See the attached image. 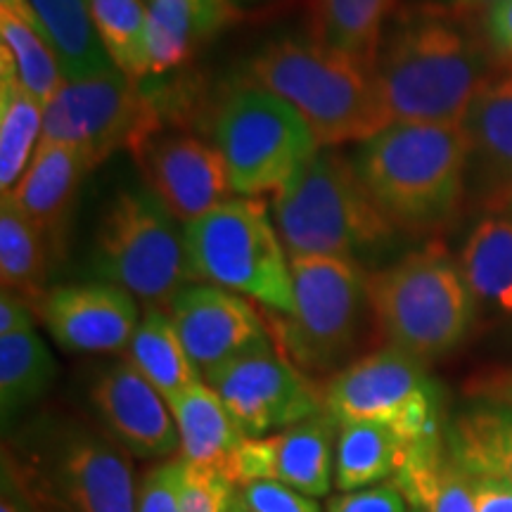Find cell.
<instances>
[{
  "instance_id": "e575fe53",
  "label": "cell",
  "mask_w": 512,
  "mask_h": 512,
  "mask_svg": "<svg viewBox=\"0 0 512 512\" xmlns=\"http://www.w3.org/2000/svg\"><path fill=\"white\" fill-rule=\"evenodd\" d=\"M185 460L174 456L145 472L138 486L136 512H181Z\"/></svg>"
},
{
  "instance_id": "9a60e30c",
  "label": "cell",
  "mask_w": 512,
  "mask_h": 512,
  "mask_svg": "<svg viewBox=\"0 0 512 512\" xmlns=\"http://www.w3.org/2000/svg\"><path fill=\"white\" fill-rule=\"evenodd\" d=\"M339 425L328 413H318L271 437L245 439L228 465L235 486L278 482L311 498L328 496L335 482Z\"/></svg>"
},
{
  "instance_id": "5b68a950",
  "label": "cell",
  "mask_w": 512,
  "mask_h": 512,
  "mask_svg": "<svg viewBox=\"0 0 512 512\" xmlns=\"http://www.w3.org/2000/svg\"><path fill=\"white\" fill-rule=\"evenodd\" d=\"M3 460L38 512H136L131 456L110 434L38 422L3 448Z\"/></svg>"
},
{
  "instance_id": "f907efd6",
  "label": "cell",
  "mask_w": 512,
  "mask_h": 512,
  "mask_svg": "<svg viewBox=\"0 0 512 512\" xmlns=\"http://www.w3.org/2000/svg\"><path fill=\"white\" fill-rule=\"evenodd\" d=\"M510 216H512V207H510Z\"/></svg>"
},
{
  "instance_id": "f546056e",
  "label": "cell",
  "mask_w": 512,
  "mask_h": 512,
  "mask_svg": "<svg viewBox=\"0 0 512 512\" xmlns=\"http://www.w3.org/2000/svg\"><path fill=\"white\" fill-rule=\"evenodd\" d=\"M57 377V363L36 330L0 337V413L3 427L46 396Z\"/></svg>"
},
{
  "instance_id": "603a6c76",
  "label": "cell",
  "mask_w": 512,
  "mask_h": 512,
  "mask_svg": "<svg viewBox=\"0 0 512 512\" xmlns=\"http://www.w3.org/2000/svg\"><path fill=\"white\" fill-rule=\"evenodd\" d=\"M394 482L413 510L477 512L470 472H465L451 453L446 456L441 437L413 444Z\"/></svg>"
},
{
  "instance_id": "cb8c5ba5",
  "label": "cell",
  "mask_w": 512,
  "mask_h": 512,
  "mask_svg": "<svg viewBox=\"0 0 512 512\" xmlns=\"http://www.w3.org/2000/svg\"><path fill=\"white\" fill-rule=\"evenodd\" d=\"M126 361L164 396L166 403L202 382L166 309H145L126 349Z\"/></svg>"
},
{
  "instance_id": "6da1fadb",
  "label": "cell",
  "mask_w": 512,
  "mask_h": 512,
  "mask_svg": "<svg viewBox=\"0 0 512 512\" xmlns=\"http://www.w3.org/2000/svg\"><path fill=\"white\" fill-rule=\"evenodd\" d=\"M503 62L482 17L401 3L384 27L373 72L392 124H460Z\"/></svg>"
},
{
  "instance_id": "836d02e7",
  "label": "cell",
  "mask_w": 512,
  "mask_h": 512,
  "mask_svg": "<svg viewBox=\"0 0 512 512\" xmlns=\"http://www.w3.org/2000/svg\"><path fill=\"white\" fill-rule=\"evenodd\" d=\"M91 15L114 69L143 81L150 74L145 0H91Z\"/></svg>"
},
{
  "instance_id": "d6a6232c",
  "label": "cell",
  "mask_w": 512,
  "mask_h": 512,
  "mask_svg": "<svg viewBox=\"0 0 512 512\" xmlns=\"http://www.w3.org/2000/svg\"><path fill=\"white\" fill-rule=\"evenodd\" d=\"M0 64H5L43 105H48L67 83L46 36L8 15H0Z\"/></svg>"
},
{
  "instance_id": "60d3db41",
  "label": "cell",
  "mask_w": 512,
  "mask_h": 512,
  "mask_svg": "<svg viewBox=\"0 0 512 512\" xmlns=\"http://www.w3.org/2000/svg\"><path fill=\"white\" fill-rule=\"evenodd\" d=\"M472 489H475L477 512H512V482L494 477H472Z\"/></svg>"
},
{
  "instance_id": "d4e9b609",
  "label": "cell",
  "mask_w": 512,
  "mask_h": 512,
  "mask_svg": "<svg viewBox=\"0 0 512 512\" xmlns=\"http://www.w3.org/2000/svg\"><path fill=\"white\" fill-rule=\"evenodd\" d=\"M67 81L114 72L95 31L91 0H31Z\"/></svg>"
},
{
  "instance_id": "8fae6325",
  "label": "cell",
  "mask_w": 512,
  "mask_h": 512,
  "mask_svg": "<svg viewBox=\"0 0 512 512\" xmlns=\"http://www.w3.org/2000/svg\"><path fill=\"white\" fill-rule=\"evenodd\" d=\"M323 411L337 420L373 422L406 444L439 437V392L418 358L394 347L363 354L320 387Z\"/></svg>"
},
{
  "instance_id": "5bb4252c",
  "label": "cell",
  "mask_w": 512,
  "mask_h": 512,
  "mask_svg": "<svg viewBox=\"0 0 512 512\" xmlns=\"http://www.w3.org/2000/svg\"><path fill=\"white\" fill-rule=\"evenodd\" d=\"M166 313L202 380L235 358L273 347L254 304L223 287L188 283L166 304Z\"/></svg>"
},
{
  "instance_id": "7bdbcfd3",
  "label": "cell",
  "mask_w": 512,
  "mask_h": 512,
  "mask_svg": "<svg viewBox=\"0 0 512 512\" xmlns=\"http://www.w3.org/2000/svg\"><path fill=\"white\" fill-rule=\"evenodd\" d=\"M403 3L451 12V15H460V17H484V12L491 8L494 0H403Z\"/></svg>"
},
{
  "instance_id": "3957f363",
  "label": "cell",
  "mask_w": 512,
  "mask_h": 512,
  "mask_svg": "<svg viewBox=\"0 0 512 512\" xmlns=\"http://www.w3.org/2000/svg\"><path fill=\"white\" fill-rule=\"evenodd\" d=\"M242 83L292 105L320 147L363 143L392 126L368 64L311 38H280L245 62Z\"/></svg>"
},
{
  "instance_id": "681fc988",
  "label": "cell",
  "mask_w": 512,
  "mask_h": 512,
  "mask_svg": "<svg viewBox=\"0 0 512 512\" xmlns=\"http://www.w3.org/2000/svg\"><path fill=\"white\" fill-rule=\"evenodd\" d=\"M411 512H420V510H411Z\"/></svg>"
},
{
  "instance_id": "7c38bea8",
  "label": "cell",
  "mask_w": 512,
  "mask_h": 512,
  "mask_svg": "<svg viewBox=\"0 0 512 512\" xmlns=\"http://www.w3.org/2000/svg\"><path fill=\"white\" fill-rule=\"evenodd\" d=\"M157 128V110L140 83L114 69L64 83L46 105L41 143L74 147L95 169L124 147L136 152Z\"/></svg>"
},
{
  "instance_id": "ac0fdd59",
  "label": "cell",
  "mask_w": 512,
  "mask_h": 512,
  "mask_svg": "<svg viewBox=\"0 0 512 512\" xmlns=\"http://www.w3.org/2000/svg\"><path fill=\"white\" fill-rule=\"evenodd\" d=\"M467 202L484 214L512 207V69L486 83L460 121Z\"/></svg>"
},
{
  "instance_id": "ffe728a7",
  "label": "cell",
  "mask_w": 512,
  "mask_h": 512,
  "mask_svg": "<svg viewBox=\"0 0 512 512\" xmlns=\"http://www.w3.org/2000/svg\"><path fill=\"white\" fill-rule=\"evenodd\" d=\"M93 171L91 162L74 147L62 143H38L34 159L17 185L3 192V202L17 209L41 230L60 261L69 216L76 204L81 181Z\"/></svg>"
},
{
  "instance_id": "4316f807",
  "label": "cell",
  "mask_w": 512,
  "mask_h": 512,
  "mask_svg": "<svg viewBox=\"0 0 512 512\" xmlns=\"http://www.w3.org/2000/svg\"><path fill=\"white\" fill-rule=\"evenodd\" d=\"M150 74L181 69L226 24L188 0H145Z\"/></svg>"
},
{
  "instance_id": "7a4b0ae2",
  "label": "cell",
  "mask_w": 512,
  "mask_h": 512,
  "mask_svg": "<svg viewBox=\"0 0 512 512\" xmlns=\"http://www.w3.org/2000/svg\"><path fill=\"white\" fill-rule=\"evenodd\" d=\"M351 162L401 235H437L467 202L460 124H392L356 145Z\"/></svg>"
},
{
  "instance_id": "44dd1931",
  "label": "cell",
  "mask_w": 512,
  "mask_h": 512,
  "mask_svg": "<svg viewBox=\"0 0 512 512\" xmlns=\"http://www.w3.org/2000/svg\"><path fill=\"white\" fill-rule=\"evenodd\" d=\"M174 415L181 458L192 467L221 470L228 477V465L247 437L235 425L233 415L223 406L219 394L207 382L192 384L176 401L169 403Z\"/></svg>"
},
{
  "instance_id": "277c9868",
  "label": "cell",
  "mask_w": 512,
  "mask_h": 512,
  "mask_svg": "<svg viewBox=\"0 0 512 512\" xmlns=\"http://www.w3.org/2000/svg\"><path fill=\"white\" fill-rule=\"evenodd\" d=\"M273 219L290 259L330 256L370 271L401 233L377 209L351 157L320 147L273 195Z\"/></svg>"
},
{
  "instance_id": "b9f144b4",
  "label": "cell",
  "mask_w": 512,
  "mask_h": 512,
  "mask_svg": "<svg viewBox=\"0 0 512 512\" xmlns=\"http://www.w3.org/2000/svg\"><path fill=\"white\" fill-rule=\"evenodd\" d=\"M0 512H38L5 460L0 463Z\"/></svg>"
},
{
  "instance_id": "4fadbf2b",
  "label": "cell",
  "mask_w": 512,
  "mask_h": 512,
  "mask_svg": "<svg viewBox=\"0 0 512 512\" xmlns=\"http://www.w3.org/2000/svg\"><path fill=\"white\" fill-rule=\"evenodd\" d=\"M204 382L247 439L271 437L323 413V392L283 351L264 347L216 368Z\"/></svg>"
},
{
  "instance_id": "8992f818",
  "label": "cell",
  "mask_w": 512,
  "mask_h": 512,
  "mask_svg": "<svg viewBox=\"0 0 512 512\" xmlns=\"http://www.w3.org/2000/svg\"><path fill=\"white\" fill-rule=\"evenodd\" d=\"M368 287L375 330L389 347L422 363L456 349L477 318L460 266L439 247L375 268Z\"/></svg>"
},
{
  "instance_id": "484cf974",
  "label": "cell",
  "mask_w": 512,
  "mask_h": 512,
  "mask_svg": "<svg viewBox=\"0 0 512 512\" xmlns=\"http://www.w3.org/2000/svg\"><path fill=\"white\" fill-rule=\"evenodd\" d=\"M413 444L392 430L373 422L339 425L335 453V486L339 491H358L396 477Z\"/></svg>"
},
{
  "instance_id": "2e32d148",
  "label": "cell",
  "mask_w": 512,
  "mask_h": 512,
  "mask_svg": "<svg viewBox=\"0 0 512 512\" xmlns=\"http://www.w3.org/2000/svg\"><path fill=\"white\" fill-rule=\"evenodd\" d=\"M145 183L183 226L230 200L219 147L190 133L157 131L136 150Z\"/></svg>"
},
{
  "instance_id": "7dc6e473",
  "label": "cell",
  "mask_w": 512,
  "mask_h": 512,
  "mask_svg": "<svg viewBox=\"0 0 512 512\" xmlns=\"http://www.w3.org/2000/svg\"><path fill=\"white\" fill-rule=\"evenodd\" d=\"M230 512H252V510H249L247 505H242L238 498H235V505H233V510H230Z\"/></svg>"
},
{
  "instance_id": "d6986e66",
  "label": "cell",
  "mask_w": 512,
  "mask_h": 512,
  "mask_svg": "<svg viewBox=\"0 0 512 512\" xmlns=\"http://www.w3.org/2000/svg\"><path fill=\"white\" fill-rule=\"evenodd\" d=\"M91 403L128 456L169 460L181 448L169 403L126 358L100 370L91 384Z\"/></svg>"
},
{
  "instance_id": "e0dca14e",
  "label": "cell",
  "mask_w": 512,
  "mask_h": 512,
  "mask_svg": "<svg viewBox=\"0 0 512 512\" xmlns=\"http://www.w3.org/2000/svg\"><path fill=\"white\" fill-rule=\"evenodd\" d=\"M140 302L126 290L95 280L50 287L34 302L55 344L72 354H119L140 323Z\"/></svg>"
},
{
  "instance_id": "9c48e42d",
  "label": "cell",
  "mask_w": 512,
  "mask_h": 512,
  "mask_svg": "<svg viewBox=\"0 0 512 512\" xmlns=\"http://www.w3.org/2000/svg\"><path fill=\"white\" fill-rule=\"evenodd\" d=\"M181 226L147 185L121 188L95 228V275L126 290L145 309H166L192 283Z\"/></svg>"
},
{
  "instance_id": "f35d334b",
  "label": "cell",
  "mask_w": 512,
  "mask_h": 512,
  "mask_svg": "<svg viewBox=\"0 0 512 512\" xmlns=\"http://www.w3.org/2000/svg\"><path fill=\"white\" fill-rule=\"evenodd\" d=\"M482 22L498 60L512 67V0H494Z\"/></svg>"
},
{
  "instance_id": "f6af8a7d",
  "label": "cell",
  "mask_w": 512,
  "mask_h": 512,
  "mask_svg": "<svg viewBox=\"0 0 512 512\" xmlns=\"http://www.w3.org/2000/svg\"><path fill=\"white\" fill-rule=\"evenodd\" d=\"M482 394L489 396L491 401L501 403V406L512 408V373L491 377L489 382H484Z\"/></svg>"
},
{
  "instance_id": "74e56055",
  "label": "cell",
  "mask_w": 512,
  "mask_h": 512,
  "mask_svg": "<svg viewBox=\"0 0 512 512\" xmlns=\"http://www.w3.org/2000/svg\"><path fill=\"white\" fill-rule=\"evenodd\" d=\"M325 512H411V508L396 482H382L368 489L339 491L328 498Z\"/></svg>"
},
{
  "instance_id": "83f0119b",
  "label": "cell",
  "mask_w": 512,
  "mask_h": 512,
  "mask_svg": "<svg viewBox=\"0 0 512 512\" xmlns=\"http://www.w3.org/2000/svg\"><path fill=\"white\" fill-rule=\"evenodd\" d=\"M448 451L472 477L512 482V408L479 406L453 422Z\"/></svg>"
},
{
  "instance_id": "8d00e7d4",
  "label": "cell",
  "mask_w": 512,
  "mask_h": 512,
  "mask_svg": "<svg viewBox=\"0 0 512 512\" xmlns=\"http://www.w3.org/2000/svg\"><path fill=\"white\" fill-rule=\"evenodd\" d=\"M238 501L252 512H323L316 498L278 482H252L240 486Z\"/></svg>"
},
{
  "instance_id": "c3c4849f",
  "label": "cell",
  "mask_w": 512,
  "mask_h": 512,
  "mask_svg": "<svg viewBox=\"0 0 512 512\" xmlns=\"http://www.w3.org/2000/svg\"><path fill=\"white\" fill-rule=\"evenodd\" d=\"M228 3L235 8V5H238V3H247V0H228Z\"/></svg>"
},
{
  "instance_id": "7402d4cb",
  "label": "cell",
  "mask_w": 512,
  "mask_h": 512,
  "mask_svg": "<svg viewBox=\"0 0 512 512\" xmlns=\"http://www.w3.org/2000/svg\"><path fill=\"white\" fill-rule=\"evenodd\" d=\"M458 266L477 313L512 316V216H484L472 228Z\"/></svg>"
},
{
  "instance_id": "4dcf8cb0",
  "label": "cell",
  "mask_w": 512,
  "mask_h": 512,
  "mask_svg": "<svg viewBox=\"0 0 512 512\" xmlns=\"http://www.w3.org/2000/svg\"><path fill=\"white\" fill-rule=\"evenodd\" d=\"M46 105L0 64V190L17 185L41 143Z\"/></svg>"
},
{
  "instance_id": "d590c367",
  "label": "cell",
  "mask_w": 512,
  "mask_h": 512,
  "mask_svg": "<svg viewBox=\"0 0 512 512\" xmlns=\"http://www.w3.org/2000/svg\"><path fill=\"white\" fill-rule=\"evenodd\" d=\"M238 498V486L221 470L192 467L185 463L181 512H230Z\"/></svg>"
},
{
  "instance_id": "ee69618b",
  "label": "cell",
  "mask_w": 512,
  "mask_h": 512,
  "mask_svg": "<svg viewBox=\"0 0 512 512\" xmlns=\"http://www.w3.org/2000/svg\"><path fill=\"white\" fill-rule=\"evenodd\" d=\"M0 15L15 17V19H19V22L27 24V27L36 29L41 36H46L41 19H38L34 5H31V0H0ZM46 41H48V36H46Z\"/></svg>"
},
{
  "instance_id": "ab89813d",
  "label": "cell",
  "mask_w": 512,
  "mask_h": 512,
  "mask_svg": "<svg viewBox=\"0 0 512 512\" xmlns=\"http://www.w3.org/2000/svg\"><path fill=\"white\" fill-rule=\"evenodd\" d=\"M36 309L22 294L3 290L0 294V337L36 330Z\"/></svg>"
},
{
  "instance_id": "bcb514c9",
  "label": "cell",
  "mask_w": 512,
  "mask_h": 512,
  "mask_svg": "<svg viewBox=\"0 0 512 512\" xmlns=\"http://www.w3.org/2000/svg\"><path fill=\"white\" fill-rule=\"evenodd\" d=\"M188 3L197 5V8L207 12L214 19H219V22L228 24L235 19V8L228 3V0H188Z\"/></svg>"
},
{
  "instance_id": "52a82bcc",
  "label": "cell",
  "mask_w": 512,
  "mask_h": 512,
  "mask_svg": "<svg viewBox=\"0 0 512 512\" xmlns=\"http://www.w3.org/2000/svg\"><path fill=\"white\" fill-rule=\"evenodd\" d=\"M294 311L278 316L280 351L306 375H335L354 363L375 325L370 271L330 256L290 259Z\"/></svg>"
},
{
  "instance_id": "1f68e13d",
  "label": "cell",
  "mask_w": 512,
  "mask_h": 512,
  "mask_svg": "<svg viewBox=\"0 0 512 512\" xmlns=\"http://www.w3.org/2000/svg\"><path fill=\"white\" fill-rule=\"evenodd\" d=\"M57 256L34 223L8 202L0 204V283L3 290L27 297L31 304L46 292Z\"/></svg>"
},
{
  "instance_id": "f1b7e54d",
  "label": "cell",
  "mask_w": 512,
  "mask_h": 512,
  "mask_svg": "<svg viewBox=\"0 0 512 512\" xmlns=\"http://www.w3.org/2000/svg\"><path fill=\"white\" fill-rule=\"evenodd\" d=\"M403 0H316L313 36L373 67L384 27Z\"/></svg>"
},
{
  "instance_id": "30bf717a",
  "label": "cell",
  "mask_w": 512,
  "mask_h": 512,
  "mask_svg": "<svg viewBox=\"0 0 512 512\" xmlns=\"http://www.w3.org/2000/svg\"><path fill=\"white\" fill-rule=\"evenodd\" d=\"M214 145L238 197L275 195L320 150L306 119L278 95L240 83L216 110Z\"/></svg>"
},
{
  "instance_id": "ba28073f",
  "label": "cell",
  "mask_w": 512,
  "mask_h": 512,
  "mask_svg": "<svg viewBox=\"0 0 512 512\" xmlns=\"http://www.w3.org/2000/svg\"><path fill=\"white\" fill-rule=\"evenodd\" d=\"M183 235L192 283L223 287L275 316L294 311L290 256L264 202L230 197Z\"/></svg>"
}]
</instances>
